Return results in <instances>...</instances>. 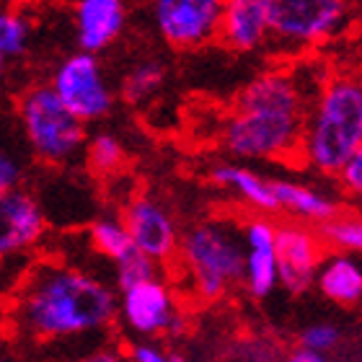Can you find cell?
<instances>
[{
    "label": "cell",
    "mask_w": 362,
    "mask_h": 362,
    "mask_svg": "<svg viewBox=\"0 0 362 362\" xmlns=\"http://www.w3.org/2000/svg\"><path fill=\"white\" fill-rule=\"evenodd\" d=\"M220 11V0H158L153 6V21L171 47L194 49L218 39Z\"/></svg>",
    "instance_id": "cell-11"
},
{
    "label": "cell",
    "mask_w": 362,
    "mask_h": 362,
    "mask_svg": "<svg viewBox=\"0 0 362 362\" xmlns=\"http://www.w3.org/2000/svg\"><path fill=\"white\" fill-rule=\"evenodd\" d=\"M119 220L127 230L132 246L145 259H151L153 264L160 267L176 259L181 233L166 204H160L158 199H153L148 194L132 197L124 204V212H122Z\"/></svg>",
    "instance_id": "cell-9"
},
{
    "label": "cell",
    "mask_w": 362,
    "mask_h": 362,
    "mask_svg": "<svg viewBox=\"0 0 362 362\" xmlns=\"http://www.w3.org/2000/svg\"><path fill=\"white\" fill-rule=\"evenodd\" d=\"M127 362H187L179 352L158 347L156 341H135L127 352Z\"/></svg>",
    "instance_id": "cell-26"
},
{
    "label": "cell",
    "mask_w": 362,
    "mask_h": 362,
    "mask_svg": "<svg viewBox=\"0 0 362 362\" xmlns=\"http://www.w3.org/2000/svg\"><path fill=\"white\" fill-rule=\"evenodd\" d=\"M285 362H332V360L321 355H313V352H305V349H293V352L285 357Z\"/></svg>",
    "instance_id": "cell-30"
},
{
    "label": "cell",
    "mask_w": 362,
    "mask_h": 362,
    "mask_svg": "<svg viewBox=\"0 0 362 362\" xmlns=\"http://www.w3.org/2000/svg\"><path fill=\"white\" fill-rule=\"evenodd\" d=\"M124 163V148L114 135H93L86 143V166L96 176H114Z\"/></svg>",
    "instance_id": "cell-23"
},
{
    "label": "cell",
    "mask_w": 362,
    "mask_h": 362,
    "mask_svg": "<svg viewBox=\"0 0 362 362\" xmlns=\"http://www.w3.org/2000/svg\"><path fill=\"white\" fill-rule=\"evenodd\" d=\"M88 238H90V243H93V249H96L106 262H112L114 269H119V267L129 264L135 257H140V251L132 246L127 230L122 226V220L112 218V215L93 220L88 230Z\"/></svg>",
    "instance_id": "cell-19"
},
{
    "label": "cell",
    "mask_w": 362,
    "mask_h": 362,
    "mask_svg": "<svg viewBox=\"0 0 362 362\" xmlns=\"http://www.w3.org/2000/svg\"><path fill=\"white\" fill-rule=\"evenodd\" d=\"M337 179H339L341 192H347L349 197H360L362 192V153L347 158L337 171Z\"/></svg>",
    "instance_id": "cell-27"
},
{
    "label": "cell",
    "mask_w": 362,
    "mask_h": 362,
    "mask_svg": "<svg viewBox=\"0 0 362 362\" xmlns=\"http://www.w3.org/2000/svg\"><path fill=\"white\" fill-rule=\"evenodd\" d=\"M210 176L218 187L233 192V197H238L243 204L259 212H277L272 179L262 176L257 168L241 166V163H218L210 171Z\"/></svg>",
    "instance_id": "cell-18"
},
{
    "label": "cell",
    "mask_w": 362,
    "mask_h": 362,
    "mask_svg": "<svg viewBox=\"0 0 362 362\" xmlns=\"http://www.w3.org/2000/svg\"><path fill=\"white\" fill-rule=\"evenodd\" d=\"M47 220L42 204L23 189L0 194V264L37 246Z\"/></svg>",
    "instance_id": "cell-12"
},
{
    "label": "cell",
    "mask_w": 362,
    "mask_h": 362,
    "mask_svg": "<svg viewBox=\"0 0 362 362\" xmlns=\"http://www.w3.org/2000/svg\"><path fill=\"white\" fill-rule=\"evenodd\" d=\"M189 293L199 300H220L243 282V238L230 218L199 220L187 228L176 251Z\"/></svg>",
    "instance_id": "cell-4"
},
{
    "label": "cell",
    "mask_w": 362,
    "mask_h": 362,
    "mask_svg": "<svg viewBox=\"0 0 362 362\" xmlns=\"http://www.w3.org/2000/svg\"><path fill=\"white\" fill-rule=\"evenodd\" d=\"M117 318L140 341L176 334L184 321L174 290L160 277L117 290Z\"/></svg>",
    "instance_id": "cell-8"
},
{
    "label": "cell",
    "mask_w": 362,
    "mask_h": 362,
    "mask_svg": "<svg viewBox=\"0 0 362 362\" xmlns=\"http://www.w3.org/2000/svg\"><path fill=\"white\" fill-rule=\"evenodd\" d=\"M308 114L298 73L267 70L246 83L223 124V145L233 158L279 160L300 153Z\"/></svg>",
    "instance_id": "cell-2"
},
{
    "label": "cell",
    "mask_w": 362,
    "mask_h": 362,
    "mask_svg": "<svg viewBox=\"0 0 362 362\" xmlns=\"http://www.w3.org/2000/svg\"><path fill=\"white\" fill-rule=\"evenodd\" d=\"M272 192H274L277 210L293 215V223H303L310 228H318L341 210L339 197H334V192H326L308 181L272 179Z\"/></svg>",
    "instance_id": "cell-15"
},
{
    "label": "cell",
    "mask_w": 362,
    "mask_h": 362,
    "mask_svg": "<svg viewBox=\"0 0 362 362\" xmlns=\"http://www.w3.org/2000/svg\"><path fill=\"white\" fill-rule=\"evenodd\" d=\"M318 238L324 243L326 251L332 254H357L362 249V220L355 212L339 210L334 218L316 228Z\"/></svg>",
    "instance_id": "cell-20"
},
{
    "label": "cell",
    "mask_w": 362,
    "mask_h": 362,
    "mask_svg": "<svg viewBox=\"0 0 362 362\" xmlns=\"http://www.w3.org/2000/svg\"><path fill=\"white\" fill-rule=\"evenodd\" d=\"M117 321V287L65 262H39L18 282L11 324L31 341L101 337Z\"/></svg>",
    "instance_id": "cell-1"
},
{
    "label": "cell",
    "mask_w": 362,
    "mask_h": 362,
    "mask_svg": "<svg viewBox=\"0 0 362 362\" xmlns=\"http://www.w3.org/2000/svg\"><path fill=\"white\" fill-rule=\"evenodd\" d=\"M0 362H18V357L11 355V352H8V349L0 344Z\"/></svg>",
    "instance_id": "cell-31"
},
{
    "label": "cell",
    "mask_w": 362,
    "mask_h": 362,
    "mask_svg": "<svg viewBox=\"0 0 362 362\" xmlns=\"http://www.w3.org/2000/svg\"><path fill=\"white\" fill-rule=\"evenodd\" d=\"M341 341H344V329L339 324H334V321H313L298 337V349L329 357L332 352H337L341 347Z\"/></svg>",
    "instance_id": "cell-24"
},
{
    "label": "cell",
    "mask_w": 362,
    "mask_h": 362,
    "mask_svg": "<svg viewBox=\"0 0 362 362\" xmlns=\"http://www.w3.org/2000/svg\"><path fill=\"white\" fill-rule=\"evenodd\" d=\"M355 6L344 0H267L269 37L282 45L313 47L341 37L352 26Z\"/></svg>",
    "instance_id": "cell-6"
},
{
    "label": "cell",
    "mask_w": 362,
    "mask_h": 362,
    "mask_svg": "<svg viewBox=\"0 0 362 362\" xmlns=\"http://www.w3.org/2000/svg\"><path fill=\"white\" fill-rule=\"evenodd\" d=\"M49 88L81 124L104 119L114 106V90L106 83L101 62L93 54H68L54 70Z\"/></svg>",
    "instance_id": "cell-7"
},
{
    "label": "cell",
    "mask_w": 362,
    "mask_h": 362,
    "mask_svg": "<svg viewBox=\"0 0 362 362\" xmlns=\"http://www.w3.org/2000/svg\"><path fill=\"white\" fill-rule=\"evenodd\" d=\"M274 257H277V285L287 293L300 295L313 287L316 272L326 249L316 228L303 223H274Z\"/></svg>",
    "instance_id": "cell-10"
},
{
    "label": "cell",
    "mask_w": 362,
    "mask_h": 362,
    "mask_svg": "<svg viewBox=\"0 0 362 362\" xmlns=\"http://www.w3.org/2000/svg\"><path fill=\"white\" fill-rule=\"evenodd\" d=\"M18 119L37 158L65 166L86 148V124L60 104L49 86H34L18 98Z\"/></svg>",
    "instance_id": "cell-5"
},
{
    "label": "cell",
    "mask_w": 362,
    "mask_h": 362,
    "mask_svg": "<svg viewBox=\"0 0 362 362\" xmlns=\"http://www.w3.org/2000/svg\"><path fill=\"white\" fill-rule=\"evenodd\" d=\"M243 238V282L251 298H267L277 285V257H274V223L254 218L241 228Z\"/></svg>",
    "instance_id": "cell-13"
},
{
    "label": "cell",
    "mask_w": 362,
    "mask_h": 362,
    "mask_svg": "<svg viewBox=\"0 0 362 362\" xmlns=\"http://www.w3.org/2000/svg\"><path fill=\"white\" fill-rule=\"evenodd\" d=\"M230 362H285V357L272 339L251 337V339H241L235 344Z\"/></svg>",
    "instance_id": "cell-25"
},
{
    "label": "cell",
    "mask_w": 362,
    "mask_h": 362,
    "mask_svg": "<svg viewBox=\"0 0 362 362\" xmlns=\"http://www.w3.org/2000/svg\"><path fill=\"white\" fill-rule=\"evenodd\" d=\"M57 362H127V357L114 347H90V349H83V352H78V355H70V357H65V360H57Z\"/></svg>",
    "instance_id": "cell-29"
},
{
    "label": "cell",
    "mask_w": 362,
    "mask_h": 362,
    "mask_svg": "<svg viewBox=\"0 0 362 362\" xmlns=\"http://www.w3.org/2000/svg\"><path fill=\"white\" fill-rule=\"evenodd\" d=\"M218 37L235 52H254L269 39L267 0H230L220 11Z\"/></svg>",
    "instance_id": "cell-16"
},
{
    "label": "cell",
    "mask_w": 362,
    "mask_h": 362,
    "mask_svg": "<svg viewBox=\"0 0 362 362\" xmlns=\"http://www.w3.org/2000/svg\"><path fill=\"white\" fill-rule=\"evenodd\" d=\"M313 285L337 305H357L362 300V267L349 254H332L326 251L316 272Z\"/></svg>",
    "instance_id": "cell-17"
},
{
    "label": "cell",
    "mask_w": 362,
    "mask_h": 362,
    "mask_svg": "<svg viewBox=\"0 0 362 362\" xmlns=\"http://www.w3.org/2000/svg\"><path fill=\"white\" fill-rule=\"evenodd\" d=\"M6 70H8V62L0 60V81H3V76H6Z\"/></svg>",
    "instance_id": "cell-32"
},
{
    "label": "cell",
    "mask_w": 362,
    "mask_h": 362,
    "mask_svg": "<svg viewBox=\"0 0 362 362\" xmlns=\"http://www.w3.org/2000/svg\"><path fill=\"white\" fill-rule=\"evenodd\" d=\"M127 21L122 0H81L76 6V37L81 52L98 54L119 39Z\"/></svg>",
    "instance_id": "cell-14"
},
{
    "label": "cell",
    "mask_w": 362,
    "mask_h": 362,
    "mask_svg": "<svg viewBox=\"0 0 362 362\" xmlns=\"http://www.w3.org/2000/svg\"><path fill=\"white\" fill-rule=\"evenodd\" d=\"M31 42V21L21 11L0 8V60H18Z\"/></svg>",
    "instance_id": "cell-21"
},
{
    "label": "cell",
    "mask_w": 362,
    "mask_h": 362,
    "mask_svg": "<svg viewBox=\"0 0 362 362\" xmlns=\"http://www.w3.org/2000/svg\"><path fill=\"white\" fill-rule=\"evenodd\" d=\"M362 153V86L352 73H334L308 104L300 156L313 171L334 176L347 158Z\"/></svg>",
    "instance_id": "cell-3"
},
{
    "label": "cell",
    "mask_w": 362,
    "mask_h": 362,
    "mask_svg": "<svg viewBox=\"0 0 362 362\" xmlns=\"http://www.w3.org/2000/svg\"><path fill=\"white\" fill-rule=\"evenodd\" d=\"M166 78V68L158 60H143L129 70L122 81V98L129 104H140L145 98H151L160 88Z\"/></svg>",
    "instance_id": "cell-22"
},
{
    "label": "cell",
    "mask_w": 362,
    "mask_h": 362,
    "mask_svg": "<svg viewBox=\"0 0 362 362\" xmlns=\"http://www.w3.org/2000/svg\"><path fill=\"white\" fill-rule=\"evenodd\" d=\"M21 176H23L21 160L16 158L11 151L0 148V194L16 192L18 184H21Z\"/></svg>",
    "instance_id": "cell-28"
}]
</instances>
